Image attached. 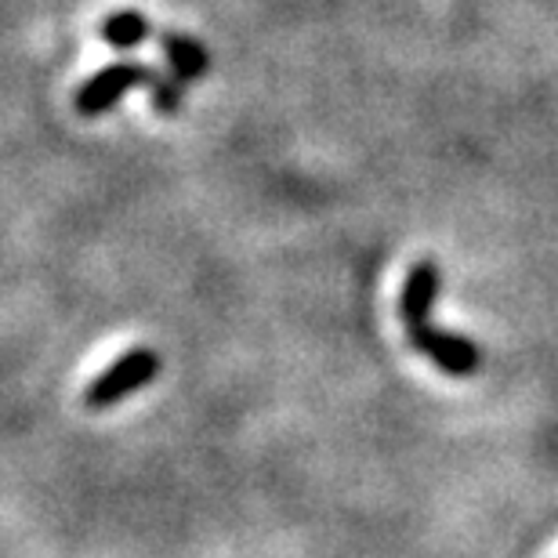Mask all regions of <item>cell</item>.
<instances>
[{
    "mask_svg": "<svg viewBox=\"0 0 558 558\" xmlns=\"http://www.w3.org/2000/svg\"><path fill=\"white\" fill-rule=\"evenodd\" d=\"M435 290H439V272H435L432 262H421L414 272L407 276V290L403 301H399V312H403L410 344L428 355L432 363H439L446 374L453 377H468L478 371V349L468 338H457V333H442L428 323V308L435 301Z\"/></svg>",
    "mask_w": 558,
    "mask_h": 558,
    "instance_id": "1",
    "label": "cell"
},
{
    "mask_svg": "<svg viewBox=\"0 0 558 558\" xmlns=\"http://www.w3.org/2000/svg\"><path fill=\"white\" fill-rule=\"evenodd\" d=\"M149 98H153V109L156 113H163V117H174V113H182V106H185V84L178 81V76H163V73H156L153 76V84H149Z\"/></svg>",
    "mask_w": 558,
    "mask_h": 558,
    "instance_id": "6",
    "label": "cell"
},
{
    "mask_svg": "<svg viewBox=\"0 0 558 558\" xmlns=\"http://www.w3.org/2000/svg\"><path fill=\"white\" fill-rule=\"evenodd\" d=\"M160 366H163V360L156 355V349L138 344V349L120 355L117 363H109L106 371L87 385L84 407L87 410H113L117 403H124V399L142 392L145 385H153L156 374H160Z\"/></svg>",
    "mask_w": 558,
    "mask_h": 558,
    "instance_id": "2",
    "label": "cell"
},
{
    "mask_svg": "<svg viewBox=\"0 0 558 558\" xmlns=\"http://www.w3.org/2000/svg\"><path fill=\"white\" fill-rule=\"evenodd\" d=\"M160 48L171 73L182 84H193L210 73V51L196 37H189V33H160Z\"/></svg>",
    "mask_w": 558,
    "mask_h": 558,
    "instance_id": "4",
    "label": "cell"
},
{
    "mask_svg": "<svg viewBox=\"0 0 558 558\" xmlns=\"http://www.w3.org/2000/svg\"><path fill=\"white\" fill-rule=\"evenodd\" d=\"M153 76L156 70H149V65H142V62H128V59H120L113 65H106V70H98L95 76H87V81L76 87V98H73V106H76V113L81 117H102L109 113L120 98L131 95V92H138V87H149L153 84Z\"/></svg>",
    "mask_w": 558,
    "mask_h": 558,
    "instance_id": "3",
    "label": "cell"
},
{
    "mask_svg": "<svg viewBox=\"0 0 558 558\" xmlns=\"http://www.w3.org/2000/svg\"><path fill=\"white\" fill-rule=\"evenodd\" d=\"M102 40L109 44V48H117V51H131V48H138V44L149 40V19L142 15V11H113L106 22H102Z\"/></svg>",
    "mask_w": 558,
    "mask_h": 558,
    "instance_id": "5",
    "label": "cell"
}]
</instances>
